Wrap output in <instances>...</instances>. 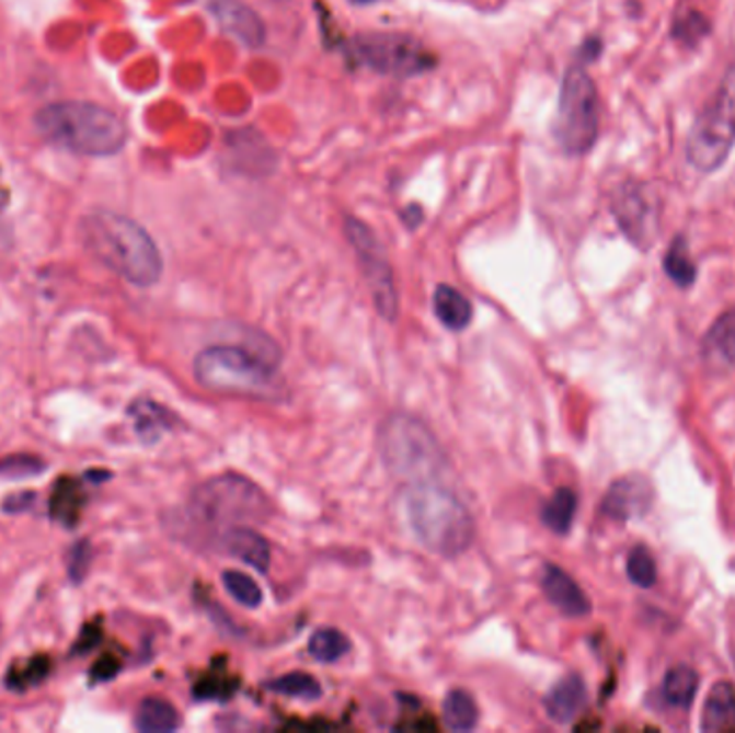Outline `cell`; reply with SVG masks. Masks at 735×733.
Segmentation results:
<instances>
[{
  "label": "cell",
  "mask_w": 735,
  "mask_h": 733,
  "mask_svg": "<svg viewBox=\"0 0 735 733\" xmlns=\"http://www.w3.org/2000/svg\"><path fill=\"white\" fill-rule=\"evenodd\" d=\"M84 248L114 274L134 286H153L162 278L164 261L153 237L127 216L108 209L82 218Z\"/></svg>",
  "instance_id": "obj_1"
},
{
  "label": "cell",
  "mask_w": 735,
  "mask_h": 733,
  "mask_svg": "<svg viewBox=\"0 0 735 733\" xmlns=\"http://www.w3.org/2000/svg\"><path fill=\"white\" fill-rule=\"evenodd\" d=\"M37 134L76 156L111 158L127 145L118 114L93 102H55L35 114Z\"/></svg>",
  "instance_id": "obj_2"
},
{
  "label": "cell",
  "mask_w": 735,
  "mask_h": 733,
  "mask_svg": "<svg viewBox=\"0 0 735 733\" xmlns=\"http://www.w3.org/2000/svg\"><path fill=\"white\" fill-rule=\"evenodd\" d=\"M406 518L420 542L437 556H462L473 542V518L467 506L439 480L409 484Z\"/></svg>",
  "instance_id": "obj_3"
},
{
  "label": "cell",
  "mask_w": 735,
  "mask_h": 733,
  "mask_svg": "<svg viewBox=\"0 0 735 733\" xmlns=\"http://www.w3.org/2000/svg\"><path fill=\"white\" fill-rule=\"evenodd\" d=\"M194 377L203 388L218 394L276 400L283 392L276 368L248 346L218 344L205 348L194 362Z\"/></svg>",
  "instance_id": "obj_4"
},
{
  "label": "cell",
  "mask_w": 735,
  "mask_h": 733,
  "mask_svg": "<svg viewBox=\"0 0 735 733\" xmlns=\"http://www.w3.org/2000/svg\"><path fill=\"white\" fill-rule=\"evenodd\" d=\"M381 451L388 469L409 484L439 480L448 471L437 437L409 413H394L383 422Z\"/></svg>",
  "instance_id": "obj_5"
},
{
  "label": "cell",
  "mask_w": 735,
  "mask_h": 733,
  "mask_svg": "<svg viewBox=\"0 0 735 733\" xmlns=\"http://www.w3.org/2000/svg\"><path fill=\"white\" fill-rule=\"evenodd\" d=\"M735 147V65L727 69L712 100L697 116L686 156L692 169L714 172L721 169Z\"/></svg>",
  "instance_id": "obj_6"
},
{
  "label": "cell",
  "mask_w": 735,
  "mask_h": 733,
  "mask_svg": "<svg viewBox=\"0 0 735 733\" xmlns=\"http://www.w3.org/2000/svg\"><path fill=\"white\" fill-rule=\"evenodd\" d=\"M192 514L209 525H250L267 518L269 500L248 478L225 473L203 482L190 500Z\"/></svg>",
  "instance_id": "obj_7"
},
{
  "label": "cell",
  "mask_w": 735,
  "mask_h": 733,
  "mask_svg": "<svg viewBox=\"0 0 735 733\" xmlns=\"http://www.w3.org/2000/svg\"><path fill=\"white\" fill-rule=\"evenodd\" d=\"M555 140L567 156H585L600 131L598 89L583 67H570L562 82Z\"/></svg>",
  "instance_id": "obj_8"
},
{
  "label": "cell",
  "mask_w": 735,
  "mask_h": 733,
  "mask_svg": "<svg viewBox=\"0 0 735 733\" xmlns=\"http://www.w3.org/2000/svg\"><path fill=\"white\" fill-rule=\"evenodd\" d=\"M351 57L372 71L394 78H413L437 65V58L424 44L397 33L359 35L351 44Z\"/></svg>",
  "instance_id": "obj_9"
},
{
  "label": "cell",
  "mask_w": 735,
  "mask_h": 733,
  "mask_svg": "<svg viewBox=\"0 0 735 733\" xmlns=\"http://www.w3.org/2000/svg\"><path fill=\"white\" fill-rule=\"evenodd\" d=\"M344 234L357 254L361 274L370 288L377 312L386 321L394 323L398 317L397 284H394V274H392L390 261L386 256V250L379 237L375 234L370 226L361 222L355 216L344 218Z\"/></svg>",
  "instance_id": "obj_10"
},
{
  "label": "cell",
  "mask_w": 735,
  "mask_h": 733,
  "mask_svg": "<svg viewBox=\"0 0 735 733\" xmlns=\"http://www.w3.org/2000/svg\"><path fill=\"white\" fill-rule=\"evenodd\" d=\"M616 218L632 243L645 248L658 232V207L641 185H625L616 196Z\"/></svg>",
  "instance_id": "obj_11"
},
{
  "label": "cell",
  "mask_w": 735,
  "mask_h": 733,
  "mask_svg": "<svg viewBox=\"0 0 735 733\" xmlns=\"http://www.w3.org/2000/svg\"><path fill=\"white\" fill-rule=\"evenodd\" d=\"M654 504V486L643 476H625L613 482L605 495L602 509L616 520H632L647 514Z\"/></svg>",
  "instance_id": "obj_12"
},
{
  "label": "cell",
  "mask_w": 735,
  "mask_h": 733,
  "mask_svg": "<svg viewBox=\"0 0 735 733\" xmlns=\"http://www.w3.org/2000/svg\"><path fill=\"white\" fill-rule=\"evenodd\" d=\"M209 7L220 26L248 48H261L267 39L261 18L241 0H209Z\"/></svg>",
  "instance_id": "obj_13"
},
{
  "label": "cell",
  "mask_w": 735,
  "mask_h": 733,
  "mask_svg": "<svg viewBox=\"0 0 735 733\" xmlns=\"http://www.w3.org/2000/svg\"><path fill=\"white\" fill-rule=\"evenodd\" d=\"M542 589L553 607L567 618H583L592 611V603L578 583L560 565L547 564L542 570Z\"/></svg>",
  "instance_id": "obj_14"
},
{
  "label": "cell",
  "mask_w": 735,
  "mask_h": 733,
  "mask_svg": "<svg viewBox=\"0 0 735 733\" xmlns=\"http://www.w3.org/2000/svg\"><path fill=\"white\" fill-rule=\"evenodd\" d=\"M585 701H587L585 682H583V677L572 674V676L562 677L549 690V695L544 699V710H547L551 721H555L560 725H567L585 708Z\"/></svg>",
  "instance_id": "obj_15"
},
{
  "label": "cell",
  "mask_w": 735,
  "mask_h": 733,
  "mask_svg": "<svg viewBox=\"0 0 735 733\" xmlns=\"http://www.w3.org/2000/svg\"><path fill=\"white\" fill-rule=\"evenodd\" d=\"M225 545H227V551L230 556H234L237 560L256 568L259 572H265L269 568L272 547L259 531H254L245 525L230 527L225 534Z\"/></svg>",
  "instance_id": "obj_16"
},
{
  "label": "cell",
  "mask_w": 735,
  "mask_h": 733,
  "mask_svg": "<svg viewBox=\"0 0 735 733\" xmlns=\"http://www.w3.org/2000/svg\"><path fill=\"white\" fill-rule=\"evenodd\" d=\"M433 303H435V314H437V319H439L448 330H452V332H462V330L471 323V317H473L471 301H469L460 290H456L453 286H448V284L437 286L435 297H433Z\"/></svg>",
  "instance_id": "obj_17"
},
{
  "label": "cell",
  "mask_w": 735,
  "mask_h": 733,
  "mask_svg": "<svg viewBox=\"0 0 735 733\" xmlns=\"http://www.w3.org/2000/svg\"><path fill=\"white\" fill-rule=\"evenodd\" d=\"M735 723V688L730 682L716 684L705 701L701 730L719 732Z\"/></svg>",
  "instance_id": "obj_18"
},
{
  "label": "cell",
  "mask_w": 735,
  "mask_h": 733,
  "mask_svg": "<svg viewBox=\"0 0 735 733\" xmlns=\"http://www.w3.org/2000/svg\"><path fill=\"white\" fill-rule=\"evenodd\" d=\"M136 728L145 733H169L179 728V712L166 699L149 697L136 712Z\"/></svg>",
  "instance_id": "obj_19"
},
{
  "label": "cell",
  "mask_w": 735,
  "mask_h": 733,
  "mask_svg": "<svg viewBox=\"0 0 735 733\" xmlns=\"http://www.w3.org/2000/svg\"><path fill=\"white\" fill-rule=\"evenodd\" d=\"M697 690H699V674L686 665L669 669L663 682L665 701L679 710H688L692 706Z\"/></svg>",
  "instance_id": "obj_20"
},
{
  "label": "cell",
  "mask_w": 735,
  "mask_h": 733,
  "mask_svg": "<svg viewBox=\"0 0 735 733\" xmlns=\"http://www.w3.org/2000/svg\"><path fill=\"white\" fill-rule=\"evenodd\" d=\"M478 703L467 690H450L444 701V721L452 732H471L478 725Z\"/></svg>",
  "instance_id": "obj_21"
},
{
  "label": "cell",
  "mask_w": 735,
  "mask_h": 733,
  "mask_svg": "<svg viewBox=\"0 0 735 733\" xmlns=\"http://www.w3.org/2000/svg\"><path fill=\"white\" fill-rule=\"evenodd\" d=\"M576 495L570 491V489H560L553 493V497L547 502V506L542 509V520L544 525L564 536L570 531L572 527V520H574V514H576Z\"/></svg>",
  "instance_id": "obj_22"
},
{
  "label": "cell",
  "mask_w": 735,
  "mask_h": 733,
  "mask_svg": "<svg viewBox=\"0 0 735 733\" xmlns=\"http://www.w3.org/2000/svg\"><path fill=\"white\" fill-rule=\"evenodd\" d=\"M131 415H134L138 435L149 444L160 439V435L170 426L169 413L160 404L149 402V400L136 402L131 406Z\"/></svg>",
  "instance_id": "obj_23"
},
{
  "label": "cell",
  "mask_w": 735,
  "mask_h": 733,
  "mask_svg": "<svg viewBox=\"0 0 735 733\" xmlns=\"http://www.w3.org/2000/svg\"><path fill=\"white\" fill-rule=\"evenodd\" d=\"M351 650L348 639L336 628L317 630L308 643V652L319 663H336Z\"/></svg>",
  "instance_id": "obj_24"
},
{
  "label": "cell",
  "mask_w": 735,
  "mask_h": 733,
  "mask_svg": "<svg viewBox=\"0 0 735 733\" xmlns=\"http://www.w3.org/2000/svg\"><path fill=\"white\" fill-rule=\"evenodd\" d=\"M269 690L280 692L286 697H297V699H306V701H314L321 697V684L317 677L303 672H295V674H286V676L278 677L274 682L267 684Z\"/></svg>",
  "instance_id": "obj_25"
},
{
  "label": "cell",
  "mask_w": 735,
  "mask_h": 733,
  "mask_svg": "<svg viewBox=\"0 0 735 733\" xmlns=\"http://www.w3.org/2000/svg\"><path fill=\"white\" fill-rule=\"evenodd\" d=\"M222 581H225L228 594L239 605H243L248 609H256L263 603V592H261L259 583L254 579H250L248 574L237 572V570H228V572H225Z\"/></svg>",
  "instance_id": "obj_26"
},
{
  "label": "cell",
  "mask_w": 735,
  "mask_h": 733,
  "mask_svg": "<svg viewBox=\"0 0 735 733\" xmlns=\"http://www.w3.org/2000/svg\"><path fill=\"white\" fill-rule=\"evenodd\" d=\"M625 572H628V579L636 587L647 589V587H652L656 583V562H654L652 553L645 547H634L630 551Z\"/></svg>",
  "instance_id": "obj_27"
},
{
  "label": "cell",
  "mask_w": 735,
  "mask_h": 733,
  "mask_svg": "<svg viewBox=\"0 0 735 733\" xmlns=\"http://www.w3.org/2000/svg\"><path fill=\"white\" fill-rule=\"evenodd\" d=\"M665 272L679 286H690V284L694 283L697 272H694V265H692V261L688 256L686 243L681 239H678L671 245V250L667 252V256H665Z\"/></svg>",
  "instance_id": "obj_28"
},
{
  "label": "cell",
  "mask_w": 735,
  "mask_h": 733,
  "mask_svg": "<svg viewBox=\"0 0 735 733\" xmlns=\"http://www.w3.org/2000/svg\"><path fill=\"white\" fill-rule=\"evenodd\" d=\"M710 344L727 364L735 366V312L716 321L710 332Z\"/></svg>",
  "instance_id": "obj_29"
},
{
  "label": "cell",
  "mask_w": 735,
  "mask_h": 733,
  "mask_svg": "<svg viewBox=\"0 0 735 733\" xmlns=\"http://www.w3.org/2000/svg\"><path fill=\"white\" fill-rule=\"evenodd\" d=\"M44 469V462L37 456H9L0 460L2 478H28Z\"/></svg>",
  "instance_id": "obj_30"
},
{
  "label": "cell",
  "mask_w": 735,
  "mask_h": 733,
  "mask_svg": "<svg viewBox=\"0 0 735 733\" xmlns=\"http://www.w3.org/2000/svg\"><path fill=\"white\" fill-rule=\"evenodd\" d=\"M402 220H404V225L409 226V228H417L420 222H422V207H417V205L406 207L402 211Z\"/></svg>",
  "instance_id": "obj_31"
},
{
  "label": "cell",
  "mask_w": 735,
  "mask_h": 733,
  "mask_svg": "<svg viewBox=\"0 0 735 733\" xmlns=\"http://www.w3.org/2000/svg\"><path fill=\"white\" fill-rule=\"evenodd\" d=\"M351 4H357V7H364V4H375V2H381V0H348Z\"/></svg>",
  "instance_id": "obj_32"
}]
</instances>
